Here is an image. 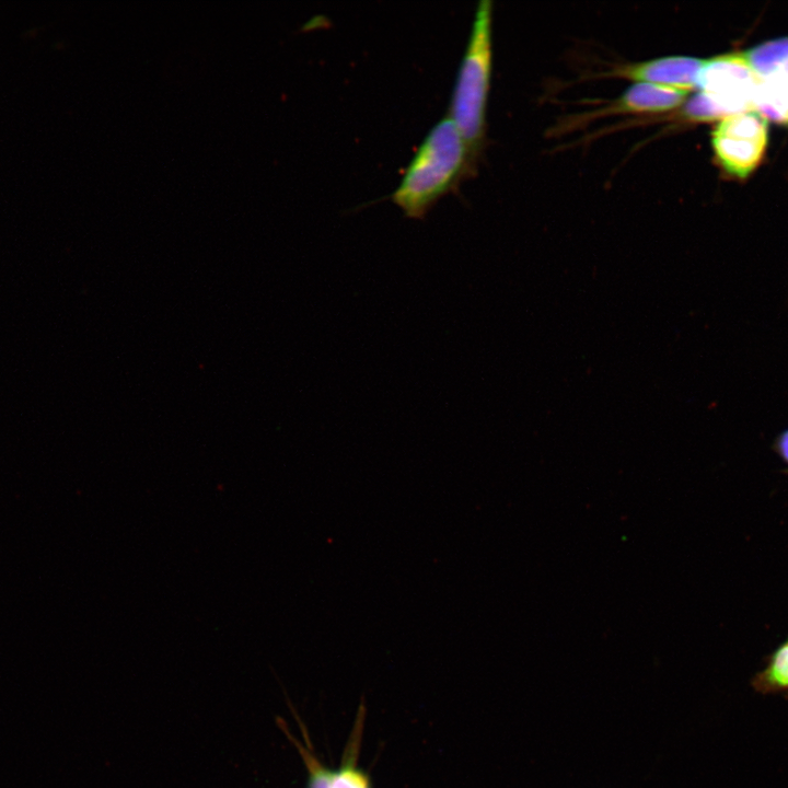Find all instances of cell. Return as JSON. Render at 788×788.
<instances>
[{
  "mask_svg": "<svg viewBox=\"0 0 788 788\" xmlns=\"http://www.w3.org/2000/svg\"><path fill=\"white\" fill-rule=\"evenodd\" d=\"M325 788H327V787H325Z\"/></svg>",
  "mask_w": 788,
  "mask_h": 788,
  "instance_id": "12",
  "label": "cell"
},
{
  "mask_svg": "<svg viewBox=\"0 0 788 788\" xmlns=\"http://www.w3.org/2000/svg\"><path fill=\"white\" fill-rule=\"evenodd\" d=\"M768 138V120L756 111L728 116L716 126L711 143L720 165L746 177L761 162Z\"/></svg>",
  "mask_w": 788,
  "mask_h": 788,
  "instance_id": "4",
  "label": "cell"
},
{
  "mask_svg": "<svg viewBox=\"0 0 788 788\" xmlns=\"http://www.w3.org/2000/svg\"><path fill=\"white\" fill-rule=\"evenodd\" d=\"M773 450L788 466V428L779 432L773 441Z\"/></svg>",
  "mask_w": 788,
  "mask_h": 788,
  "instance_id": "11",
  "label": "cell"
},
{
  "mask_svg": "<svg viewBox=\"0 0 788 788\" xmlns=\"http://www.w3.org/2000/svg\"><path fill=\"white\" fill-rule=\"evenodd\" d=\"M688 92L648 82L629 86L615 107L624 113H658L682 104Z\"/></svg>",
  "mask_w": 788,
  "mask_h": 788,
  "instance_id": "6",
  "label": "cell"
},
{
  "mask_svg": "<svg viewBox=\"0 0 788 788\" xmlns=\"http://www.w3.org/2000/svg\"><path fill=\"white\" fill-rule=\"evenodd\" d=\"M742 54L752 70L763 79L788 59V37L770 40Z\"/></svg>",
  "mask_w": 788,
  "mask_h": 788,
  "instance_id": "9",
  "label": "cell"
},
{
  "mask_svg": "<svg viewBox=\"0 0 788 788\" xmlns=\"http://www.w3.org/2000/svg\"><path fill=\"white\" fill-rule=\"evenodd\" d=\"M760 81L743 54L733 53L704 60L697 86L726 118L754 111Z\"/></svg>",
  "mask_w": 788,
  "mask_h": 788,
  "instance_id": "3",
  "label": "cell"
},
{
  "mask_svg": "<svg viewBox=\"0 0 788 788\" xmlns=\"http://www.w3.org/2000/svg\"><path fill=\"white\" fill-rule=\"evenodd\" d=\"M491 22L493 2L480 0L475 10L447 114L463 136L475 164L482 153L486 132V106L493 63Z\"/></svg>",
  "mask_w": 788,
  "mask_h": 788,
  "instance_id": "2",
  "label": "cell"
},
{
  "mask_svg": "<svg viewBox=\"0 0 788 788\" xmlns=\"http://www.w3.org/2000/svg\"><path fill=\"white\" fill-rule=\"evenodd\" d=\"M476 164L460 130L445 115L427 132L392 194L405 217L422 220L439 199L455 192Z\"/></svg>",
  "mask_w": 788,
  "mask_h": 788,
  "instance_id": "1",
  "label": "cell"
},
{
  "mask_svg": "<svg viewBox=\"0 0 788 788\" xmlns=\"http://www.w3.org/2000/svg\"><path fill=\"white\" fill-rule=\"evenodd\" d=\"M750 683L762 695H788V637L766 657Z\"/></svg>",
  "mask_w": 788,
  "mask_h": 788,
  "instance_id": "8",
  "label": "cell"
},
{
  "mask_svg": "<svg viewBox=\"0 0 788 788\" xmlns=\"http://www.w3.org/2000/svg\"><path fill=\"white\" fill-rule=\"evenodd\" d=\"M754 111L767 120L788 123V59L773 73L761 79Z\"/></svg>",
  "mask_w": 788,
  "mask_h": 788,
  "instance_id": "7",
  "label": "cell"
},
{
  "mask_svg": "<svg viewBox=\"0 0 788 788\" xmlns=\"http://www.w3.org/2000/svg\"><path fill=\"white\" fill-rule=\"evenodd\" d=\"M683 113L685 117L694 121L723 119L720 111L700 92L685 103Z\"/></svg>",
  "mask_w": 788,
  "mask_h": 788,
  "instance_id": "10",
  "label": "cell"
},
{
  "mask_svg": "<svg viewBox=\"0 0 788 788\" xmlns=\"http://www.w3.org/2000/svg\"><path fill=\"white\" fill-rule=\"evenodd\" d=\"M703 59L667 56L628 65L622 74L638 82H648L688 92L697 85Z\"/></svg>",
  "mask_w": 788,
  "mask_h": 788,
  "instance_id": "5",
  "label": "cell"
}]
</instances>
